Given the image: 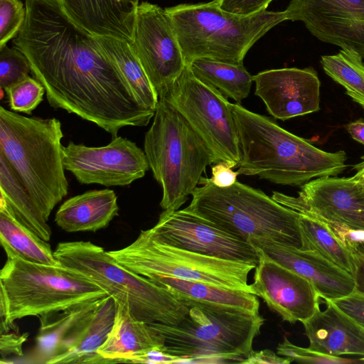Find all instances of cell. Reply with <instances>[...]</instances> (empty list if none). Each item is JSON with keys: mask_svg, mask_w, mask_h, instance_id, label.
<instances>
[{"mask_svg": "<svg viewBox=\"0 0 364 364\" xmlns=\"http://www.w3.org/2000/svg\"><path fill=\"white\" fill-rule=\"evenodd\" d=\"M0 241L7 257L51 266H62L47 241L28 229L0 202Z\"/></svg>", "mask_w": 364, "mask_h": 364, "instance_id": "obj_27", "label": "cell"}, {"mask_svg": "<svg viewBox=\"0 0 364 364\" xmlns=\"http://www.w3.org/2000/svg\"><path fill=\"white\" fill-rule=\"evenodd\" d=\"M255 94L275 119H287L320 109L321 82L313 68H285L253 75Z\"/></svg>", "mask_w": 364, "mask_h": 364, "instance_id": "obj_17", "label": "cell"}, {"mask_svg": "<svg viewBox=\"0 0 364 364\" xmlns=\"http://www.w3.org/2000/svg\"><path fill=\"white\" fill-rule=\"evenodd\" d=\"M358 191L360 195V196L362 198V199L364 200V185H360L357 184Z\"/></svg>", "mask_w": 364, "mask_h": 364, "instance_id": "obj_46", "label": "cell"}, {"mask_svg": "<svg viewBox=\"0 0 364 364\" xmlns=\"http://www.w3.org/2000/svg\"><path fill=\"white\" fill-rule=\"evenodd\" d=\"M325 73L346 90V94L364 109V63L358 53L341 49L334 55H323Z\"/></svg>", "mask_w": 364, "mask_h": 364, "instance_id": "obj_32", "label": "cell"}, {"mask_svg": "<svg viewBox=\"0 0 364 364\" xmlns=\"http://www.w3.org/2000/svg\"><path fill=\"white\" fill-rule=\"evenodd\" d=\"M326 308L318 310L302 322L309 348L331 356L358 355L364 357V328L338 309L331 300L324 299Z\"/></svg>", "mask_w": 364, "mask_h": 364, "instance_id": "obj_20", "label": "cell"}, {"mask_svg": "<svg viewBox=\"0 0 364 364\" xmlns=\"http://www.w3.org/2000/svg\"><path fill=\"white\" fill-rule=\"evenodd\" d=\"M211 178L209 181L218 187L225 188L233 185L237 181L239 175L237 171H233L231 168L224 162L214 164L211 167Z\"/></svg>", "mask_w": 364, "mask_h": 364, "instance_id": "obj_42", "label": "cell"}, {"mask_svg": "<svg viewBox=\"0 0 364 364\" xmlns=\"http://www.w3.org/2000/svg\"><path fill=\"white\" fill-rule=\"evenodd\" d=\"M247 242L268 258L311 282L323 300L342 298L355 290L351 274L315 251L301 250L266 237H250Z\"/></svg>", "mask_w": 364, "mask_h": 364, "instance_id": "obj_19", "label": "cell"}, {"mask_svg": "<svg viewBox=\"0 0 364 364\" xmlns=\"http://www.w3.org/2000/svg\"><path fill=\"white\" fill-rule=\"evenodd\" d=\"M26 21L14 46L27 58L50 105L117 136L146 126L155 111L141 106L95 36L78 26L58 0H25Z\"/></svg>", "mask_w": 364, "mask_h": 364, "instance_id": "obj_1", "label": "cell"}, {"mask_svg": "<svg viewBox=\"0 0 364 364\" xmlns=\"http://www.w3.org/2000/svg\"><path fill=\"white\" fill-rule=\"evenodd\" d=\"M78 26L93 36L131 42L136 6L128 0H58Z\"/></svg>", "mask_w": 364, "mask_h": 364, "instance_id": "obj_22", "label": "cell"}, {"mask_svg": "<svg viewBox=\"0 0 364 364\" xmlns=\"http://www.w3.org/2000/svg\"><path fill=\"white\" fill-rule=\"evenodd\" d=\"M30 73L29 62L20 50L7 45L0 48V87L2 90L27 77Z\"/></svg>", "mask_w": 364, "mask_h": 364, "instance_id": "obj_34", "label": "cell"}, {"mask_svg": "<svg viewBox=\"0 0 364 364\" xmlns=\"http://www.w3.org/2000/svg\"><path fill=\"white\" fill-rule=\"evenodd\" d=\"M223 10L240 16H251L265 11L273 0H213Z\"/></svg>", "mask_w": 364, "mask_h": 364, "instance_id": "obj_37", "label": "cell"}, {"mask_svg": "<svg viewBox=\"0 0 364 364\" xmlns=\"http://www.w3.org/2000/svg\"><path fill=\"white\" fill-rule=\"evenodd\" d=\"M128 1H130L131 3H132L136 6H137V5L139 4V0H128Z\"/></svg>", "mask_w": 364, "mask_h": 364, "instance_id": "obj_47", "label": "cell"}, {"mask_svg": "<svg viewBox=\"0 0 364 364\" xmlns=\"http://www.w3.org/2000/svg\"><path fill=\"white\" fill-rule=\"evenodd\" d=\"M253 294L290 323L304 322L320 309L321 296L308 279L278 264L257 250Z\"/></svg>", "mask_w": 364, "mask_h": 364, "instance_id": "obj_16", "label": "cell"}, {"mask_svg": "<svg viewBox=\"0 0 364 364\" xmlns=\"http://www.w3.org/2000/svg\"><path fill=\"white\" fill-rule=\"evenodd\" d=\"M108 253L127 269L148 279L166 276L253 294L248 284V275L257 264L207 256L169 245L154 238L147 230H141L128 246Z\"/></svg>", "mask_w": 364, "mask_h": 364, "instance_id": "obj_10", "label": "cell"}, {"mask_svg": "<svg viewBox=\"0 0 364 364\" xmlns=\"http://www.w3.org/2000/svg\"><path fill=\"white\" fill-rule=\"evenodd\" d=\"M184 210L244 241L269 238L300 249L299 213L274 200L260 189L239 181L220 188L201 178Z\"/></svg>", "mask_w": 364, "mask_h": 364, "instance_id": "obj_4", "label": "cell"}, {"mask_svg": "<svg viewBox=\"0 0 364 364\" xmlns=\"http://www.w3.org/2000/svg\"><path fill=\"white\" fill-rule=\"evenodd\" d=\"M264 322L259 312L196 304L176 325H149L164 338V350L183 363H240L252 350Z\"/></svg>", "mask_w": 364, "mask_h": 364, "instance_id": "obj_7", "label": "cell"}, {"mask_svg": "<svg viewBox=\"0 0 364 364\" xmlns=\"http://www.w3.org/2000/svg\"><path fill=\"white\" fill-rule=\"evenodd\" d=\"M292 361L269 349L252 350L240 363L247 364H289Z\"/></svg>", "mask_w": 364, "mask_h": 364, "instance_id": "obj_43", "label": "cell"}, {"mask_svg": "<svg viewBox=\"0 0 364 364\" xmlns=\"http://www.w3.org/2000/svg\"><path fill=\"white\" fill-rule=\"evenodd\" d=\"M115 300L104 297L93 313L85 318L56 348L46 364L107 363L98 353L114 323Z\"/></svg>", "mask_w": 364, "mask_h": 364, "instance_id": "obj_21", "label": "cell"}, {"mask_svg": "<svg viewBox=\"0 0 364 364\" xmlns=\"http://www.w3.org/2000/svg\"><path fill=\"white\" fill-rule=\"evenodd\" d=\"M102 299L39 316L41 327L36 337L35 362L46 363L60 343L95 311Z\"/></svg>", "mask_w": 364, "mask_h": 364, "instance_id": "obj_30", "label": "cell"}, {"mask_svg": "<svg viewBox=\"0 0 364 364\" xmlns=\"http://www.w3.org/2000/svg\"><path fill=\"white\" fill-rule=\"evenodd\" d=\"M188 66L199 80L214 87L237 104L250 94L253 76L243 64L234 65L200 58L194 60Z\"/></svg>", "mask_w": 364, "mask_h": 364, "instance_id": "obj_31", "label": "cell"}, {"mask_svg": "<svg viewBox=\"0 0 364 364\" xmlns=\"http://www.w3.org/2000/svg\"><path fill=\"white\" fill-rule=\"evenodd\" d=\"M7 95L11 109L16 112L31 114L43 101L44 87L30 76L4 90Z\"/></svg>", "mask_w": 364, "mask_h": 364, "instance_id": "obj_33", "label": "cell"}, {"mask_svg": "<svg viewBox=\"0 0 364 364\" xmlns=\"http://www.w3.org/2000/svg\"><path fill=\"white\" fill-rule=\"evenodd\" d=\"M344 127L353 139L364 146V121L363 119L350 122Z\"/></svg>", "mask_w": 364, "mask_h": 364, "instance_id": "obj_44", "label": "cell"}, {"mask_svg": "<svg viewBox=\"0 0 364 364\" xmlns=\"http://www.w3.org/2000/svg\"><path fill=\"white\" fill-rule=\"evenodd\" d=\"M0 292L7 300L9 322L41 316L109 296L82 274L63 266L7 257L0 272Z\"/></svg>", "mask_w": 364, "mask_h": 364, "instance_id": "obj_9", "label": "cell"}, {"mask_svg": "<svg viewBox=\"0 0 364 364\" xmlns=\"http://www.w3.org/2000/svg\"><path fill=\"white\" fill-rule=\"evenodd\" d=\"M230 107L240 143L239 175L301 186L313 178L336 176L347 168L344 151L321 150L240 104L230 103Z\"/></svg>", "mask_w": 364, "mask_h": 364, "instance_id": "obj_2", "label": "cell"}, {"mask_svg": "<svg viewBox=\"0 0 364 364\" xmlns=\"http://www.w3.org/2000/svg\"><path fill=\"white\" fill-rule=\"evenodd\" d=\"M61 123L0 107V154L9 162L46 220L66 196Z\"/></svg>", "mask_w": 364, "mask_h": 364, "instance_id": "obj_3", "label": "cell"}, {"mask_svg": "<svg viewBox=\"0 0 364 364\" xmlns=\"http://www.w3.org/2000/svg\"><path fill=\"white\" fill-rule=\"evenodd\" d=\"M186 65L200 58L242 65L252 46L269 30L287 21L283 11L240 16L221 9L214 1L166 8Z\"/></svg>", "mask_w": 364, "mask_h": 364, "instance_id": "obj_5", "label": "cell"}, {"mask_svg": "<svg viewBox=\"0 0 364 364\" xmlns=\"http://www.w3.org/2000/svg\"><path fill=\"white\" fill-rule=\"evenodd\" d=\"M116 305L112 328L98 349L107 363H125L134 354L152 348H164V338L158 331L149 323L134 318L126 304L116 302Z\"/></svg>", "mask_w": 364, "mask_h": 364, "instance_id": "obj_24", "label": "cell"}, {"mask_svg": "<svg viewBox=\"0 0 364 364\" xmlns=\"http://www.w3.org/2000/svg\"><path fill=\"white\" fill-rule=\"evenodd\" d=\"M359 361L364 363V357L360 358Z\"/></svg>", "mask_w": 364, "mask_h": 364, "instance_id": "obj_48", "label": "cell"}, {"mask_svg": "<svg viewBox=\"0 0 364 364\" xmlns=\"http://www.w3.org/2000/svg\"><path fill=\"white\" fill-rule=\"evenodd\" d=\"M278 203L302 205L318 215L328 225L340 224L351 230H364V200L351 177L322 176L301 186L297 196L274 191Z\"/></svg>", "mask_w": 364, "mask_h": 364, "instance_id": "obj_18", "label": "cell"}, {"mask_svg": "<svg viewBox=\"0 0 364 364\" xmlns=\"http://www.w3.org/2000/svg\"><path fill=\"white\" fill-rule=\"evenodd\" d=\"M284 11L318 40L364 58V0H291Z\"/></svg>", "mask_w": 364, "mask_h": 364, "instance_id": "obj_15", "label": "cell"}, {"mask_svg": "<svg viewBox=\"0 0 364 364\" xmlns=\"http://www.w3.org/2000/svg\"><path fill=\"white\" fill-rule=\"evenodd\" d=\"M165 244L200 255L257 264L259 255L249 242L240 240L184 209L164 210L147 230Z\"/></svg>", "mask_w": 364, "mask_h": 364, "instance_id": "obj_14", "label": "cell"}, {"mask_svg": "<svg viewBox=\"0 0 364 364\" xmlns=\"http://www.w3.org/2000/svg\"><path fill=\"white\" fill-rule=\"evenodd\" d=\"M118 212L114 191L92 190L66 200L57 210L55 222L68 232H96L106 228Z\"/></svg>", "mask_w": 364, "mask_h": 364, "instance_id": "obj_23", "label": "cell"}, {"mask_svg": "<svg viewBox=\"0 0 364 364\" xmlns=\"http://www.w3.org/2000/svg\"><path fill=\"white\" fill-rule=\"evenodd\" d=\"M277 353L290 359L303 363H350L358 360L331 356L316 352L308 348H302L294 345L284 336L283 341L277 348Z\"/></svg>", "mask_w": 364, "mask_h": 364, "instance_id": "obj_36", "label": "cell"}, {"mask_svg": "<svg viewBox=\"0 0 364 364\" xmlns=\"http://www.w3.org/2000/svg\"><path fill=\"white\" fill-rule=\"evenodd\" d=\"M280 204L299 213V226L301 250L319 253L353 277L354 265L350 251L334 234L327 222L309 209L295 203Z\"/></svg>", "mask_w": 364, "mask_h": 364, "instance_id": "obj_26", "label": "cell"}, {"mask_svg": "<svg viewBox=\"0 0 364 364\" xmlns=\"http://www.w3.org/2000/svg\"><path fill=\"white\" fill-rule=\"evenodd\" d=\"M26 17V6L21 0H0V48L18 34Z\"/></svg>", "mask_w": 364, "mask_h": 364, "instance_id": "obj_35", "label": "cell"}, {"mask_svg": "<svg viewBox=\"0 0 364 364\" xmlns=\"http://www.w3.org/2000/svg\"><path fill=\"white\" fill-rule=\"evenodd\" d=\"M161 98L203 139L217 163L224 162L231 168L240 165L239 138L230 102L219 90L199 80L186 65Z\"/></svg>", "mask_w": 364, "mask_h": 364, "instance_id": "obj_11", "label": "cell"}, {"mask_svg": "<svg viewBox=\"0 0 364 364\" xmlns=\"http://www.w3.org/2000/svg\"><path fill=\"white\" fill-rule=\"evenodd\" d=\"M125 363H181L183 360L164 350V348H152L128 357Z\"/></svg>", "mask_w": 364, "mask_h": 364, "instance_id": "obj_39", "label": "cell"}, {"mask_svg": "<svg viewBox=\"0 0 364 364\" xmlns=\"http://www.w3.org/2000/svg\"><path fill=\"white\" fill-rule=\"evenodd\" d=\"M27 337V333L22 335L9 332L1 333L0 339L1 363H6V359L10 356H22V346Z\"/></svg>", "mask_w": 364, "mask_h": 364, "instance_id": "obj_40", "label": "cell"}, {"mask_svg": "<svg viewBox=\"0 0 364 364\" xmlns=\"http://www.w3.org/2000/svg\"><path fill=\"white\" fill-rule=\"evenodd\" d=\"M95 36L102 50L118 68L138 102L155 111L159 97L130 43L110 36Z\"/></svg>", "mask_w": 364, "mask_h": 364, "instance_id": "obj_29", "label": "cell"}, {"mask_svg": "<svg viewBox=\"0 0 364 364\" xmlns=\"http://www.w3.org/2000/svg\"><path fill=\"white\" fill-rule=\"evenodd\" d=\"M331 301L364 328V293L355 290L348 296Z\"/></svg>", "mask_w": 364, "mask_h": 364, "instance_id": "obj_38", "label": "cell"}, {"mask_svg": "<svg viewBox=\"0 0 364 364\" xmlns=\"http://www.w3.org/2000/svg\"><path fill=\"white\" fill-rule=\"evenodd\" d=\"M346 245L353 256L355 290L364 293V241L349 242Z\"/></svg>", "mask_w": 364, "mask_h": 364, "instance_id": "obj_41", "label": "cell"}, {"mask_svg": "<svg viewBox=\"0 0 364 364\" xmlns=\"http://www.w3.org/2000/svg\"><path fill=\"white\" fill-rule=\"evenodd\" d=\"M130 44L158 97H164L186 67L166 9L147 1L139 4Z\"/></svg>", "mask_w": 364, "mask_h": 364, "instance_id": "obj_12", "label": "cell"}, {"mask_svg": "<svg viewBox=\"0 0 364 364\" xmlns=\"http://www.w3.org/2000/svg\"><path fill=\"white\" fill-rule=\"evenodd\" d=\"M153 122L146 132L144 151L162 188L160 206L178 210L216 159L203 139L165 99L159 98Z\"/></svg>", "mask_w": 364, "mask_h": 364, "instance_id": "obj_6", "label": "cell"}, {"mask_svg": "<svg viewBox=\"0 0 364 364\" xmlns=\"http://www.w3.org/2000/svg\"><path fill=\"white\" fill-rule=\"evenodd\" d=\"M0 202L16 220L41 239L48 241L52 232L45 218L6 159L0 154Z\"/></svg>", "mask_w": 364, "mask_h": 364, "instance_id": "obj_28", "label": "cell"}, {"mask_svg": "<svg viewBox=\"0 0 364 364\" xmlns=\"http://www.w3.org/2000/svg\"><path fill=\"white\" fill-rule=\"evenodd\" d=\"M54 255L62 266L82 274L116 302L126 304L136 320L176 325L188 313L189 308L166 288L127 269L91 242H60Z\"/></svg>", "mask_w": 364, "mask_h": 364, "instance_id": "obj_8", "label": "cell"}, {"mask_svg": "<svg viewBox=\"0 0 364 364\" xmlns=\"http://www.w3.org/2000/svg\"><path fill=\"white\" fill-rule=\"evenodd\" d=\"M63 156L65 169L82 184L125 186L143 178L150 168L144 151L118 136L100 147L70 141L63 146Z\"/></svg>", "mask_w": 364, "mask_h": 364, "instance_id": "obj_13", "label": "cell"}, {"mask_svg": "<svg viewBox=\"0 0 364 364\" xmlns=\"http://www.w3.org/2000/svg\"><path fill=\"white\" fill-rule=\"evenodd\" d=\"M149 280L166 288L188 308L199 304L259 312V301L256 295L249 292L166 276L154 277Z\"/></svg>", "mask_w": 364, "mask_h": 364, "instance_id": "obj_25", "label": "cell"}, {"mask_svg": "<svg viewBox=\"0 0 364 364\" xmlns=\"http://www.w3.org/2000/svg\"><path fill=\"white\" fill-rule=\"evenodd\" d=\"M362 161L355 164L353 169L356 171L351 179L357 184L364 185V156L361 157Z\"/></svg>", "mask_w": 364, "mask_h": 364, "instance_id": "obj_45", "label": "cell"}]
</instances>
